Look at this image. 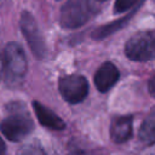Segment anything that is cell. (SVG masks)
Wrapping results in <instances>:
<instances>
[{
    "label": "cell",
    "mask_w": 155,
    "mask_h": 155,
    "mask_svg": "<svg viewBox=\"0 0 155 155\" xmlns=\"http://www.w3.org/2000/svg\"><path fill=\"white\" fill-rule=\"evenodd\" d=\"M2 61H4V78L7 85H18L23 81L27 70H28V63L27 57L17 42H8L2 53Z\"/></svg>",
    "instance_id": "6da1fadb"
},
{
    "label": "cell",
    "mask_w": 155,
    "mask_h": 155,
    "mask_svg": "<svg viewBox=\"0 0 155 155\" xmlns=\"http://www.w3.org/2000/svg\"><path fill=\"white\" fill-rule=\"evenodd\" d=\"M131 17H132V13H130V15H127V16L120 18V19H116V21H114V22H110V23H108V24H104V25L98 27V28L92 33V38H93L94 40H102V39H104V38H107V36L114 34L115 31L120 30L124 25H126V24L128 23V21L131 19Z\"/></svg>",
    "instance_id": "30bf717a"
},
{
    "label": "cell",
    "mask_w": 155,
    "mask_h": 155,
    "mask_svg": "<svg viewBox=\"0 0 155 155\" xmlns=\"http://www.w3.org/2000/svg\"><path fill=\"white\" fill-rule=\"evenodd\" d=\"M33 109H34V113H35L39 122L42 126L51 128V130H56V131L63 130L65 127L64 121L57 114H54L51 109L42 105L40 102L34 101L33 102Z\"/></svg>",
    "instance_id": "ba28073f"
},
{
    "label": "cell",
    "mask_w": 155,
    "mask_h": 155,
    "mask_svg": "<svg viewBox=\"0 0 155 155\" xmlns=\"http://www.w3.org/2000/svg\"><path fill=\"white\" fill-rule=\"evenodd\" d=\"M33 128L34 124L30 116L24 110H19V108L7 115L0 124L2 134L12 142H19L24 139L33 131Z\"/></svg>",
    "instance_id": "277c9868"
},
{
    "label": "cell",
    "mask_w": 155,
    "mask_h": 155,
    "mask_svg": "<svg viewBox=\"0 0 155 155\" xmlns=\"http://www.w3.org/2000/svg\"><path fill=\"white\" fill-rule=\"evenodd\" d=\"M5 150H6L5 143H4V140H2L1 137H0V155H5Z\"/></svg>",
    "instance_id": "9a60e30c"
},
{
    "label": "cell",
    "mask_w": 155,
    "mask_h": 155,
    "mask_svg": "<svg viewBox=\"0 0 155 155\" xmlns=\"http://www.w3.org/2000/svg\"><path fill=\"white\" fill-rule=\"evenodd\" d=\"M18 155H46V153H45V150L40 143L30 142V143L24 144L19 149Z\"/></svg>",
    "instance_id": "7c38bea8"
},
{
    "label": "cell",
    "mask_w": 155,
    "mask_h": 155,
    "mask_svg": "<svg viewBox=\"0 0 155 155\" xmlns=\"http://www.w3.org/2000/svg\"><path fill=\"white\" fill-rule=\"evenodd\" d=\"M2 73H4V61H2V53L0 51V79L2 76Z\"/></svg>",
    "instance_id": "2e32d148"
},
{
    "label": "cell",
    "mask_w": 155,
    "mask_h": 155,
    "mask_svg": "<svg viewBox=\"0 0 155 155\" xmlns=\"http://www.w3.org/2000/svg\"><path fill=\"white\" fill-rule=\"evenodd\" d=\"M132 136V116H117L110 125V138L114 143H124Z\"/></svg>",
    "instance_id": "9c48e42d"
},
{
    "label": "cell",
    "mask_w": 155,
    "mask_h": 155,
    "mask_svg": "<svg viewBox=\"0 0 155 155\" xmlns=\"http://www.w3.org/2000/svg\"><path fill=\"white\" fill-rule=\"evenodd\" d=\"M138 136L140 142L147 145H151L155 143V111H153L144 119Z\"/></svg>",
    "instance_id": "8fae6325"
},
{
    "label": "cell",
    "mask_w": 155,
    "mask_h": 155,
    "mask_svg": "<svg viewBox=\"0 0 155 155\" xmlns=\"http://www.w3.org/2000/svg\"><path fill=\"white\" fill-rule=\"evenodd\" d=\"M148 90H149V93L155 98V76L149 80V82H148Z\"/></svg>",
    "instance_id": "5bb4252c"
},
{
    "label": "cell",
    "mask_w": 155,
    "mask_h": 155,
    "mask_svg": "<svg viewBox=\"0 0 155 155\" xmlns=\"http://www.w3.org/2000/svg\"><path fill=\"white\" fill-rule=\"evenodd\" d=\"M125 54L131 61L147 62L155 58V30L134 34L125 45Z\"/></svg>",
    "instance_id": "3957f363"
},
{
    "label": "cell",
    "mask_w": 155,
    "mask_h": 155,
    "mask_svg": "<svg viewBox=\"0 0 155 155\" xmlns=\"http://www.w3.org/2000/svg\"><path fill=\"white\" fill-rule=\"evenodd\" d=\"M96 1H105V0H96Z\"/></svg>",
    "instance_id": "e0dca14e"
},
{
    "label": "cell",
    "mask_w": 155,
    "mask_h": 155,
    "mask_svg": "<svg viewBox=\"0 0 155 155\" xmlns=\"http://www.w3.org/2000/svg\"><path fill=\"white\" fill-rule=\"evenodd\" d=\"M120 73L119 69L111 62L103 63L94 74V85L99 92L109 91L119 80Z\"/></svg>",
    "instance_id": "52a82bcc"
},
{
    "label": "cell",
    "mask_w": 155,
    "mask_h": 155,
    "mask_svg": "<svg viewBox=\"0 0 155 155\" xmlns=\"http://www.w3.org/2000/svg\"><path fill=\"white\" fill-rule=\"evenodd\" d=\"M58 90L65 102L78 104L87 97L88 82L82 75H68L59 79Z\"/></svg>",
    "instance_id": "8992f818"
},
{
    "label": "cell",
    "mask_w": 155,
    "mask_h": 155,
    "mask_svg": "<svg viewBox=\"0 0 155 155\" xmlns=\"http://www.w3.org/2000/svg\"><path fill=\"white\" fill-rule=\"evenodd\" d=\"M139 0H115L114 13H122L131 10Z\"/></svg>",
    "instance_id": "4fadbf2b"
},
{
    "label": "cell",
    "mask_w": 155,
    "mask_h": 155,
    "mask_svg": "<svg viewBox=\"0 0 155 155\" xmlns=\"http://www.w3.org/2000/svg\"><path fill=\"white\" fill-rule=\"evenodd\" d=\"M94 13L90 0H68L61 8L59 24L65 29H76L84 25Z\"/></svg>",
    "instance_id": "7a4b0ae2"
},
{
    "label": "cell",
    "mask_w": 155,
    "mask_h": 155,
    "mask_svg": "<svg viewBox=\"0 0 155 155\" xmlns=\"http://www.w3.org/2000/svg\"><path fill=\"white\" fill-rule=\"evenodd\" d=\"M19 27L33 54L36 57V59H44L47 54L46 42L31 13L28 11H23L21 13Z\"/></svg>",
    "instance_id": "5b68a950"
}]
</instances>
